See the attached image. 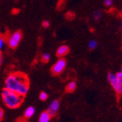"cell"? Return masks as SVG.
<instances>
[{
  "instance_id": "14",
  "label": "cell",
  "mask_w": 122,
  "mask_h": 122,
  "mask_svg": "<svg viewBox=\"0 0 122 122\" xmlns=\"http://www.w3.org/2000/svg\"><path fill=\"white\" fill-rule=\"evenodd\" d=\"M48 98V94L46 92H41L39 94V99L41 101H47Z\"/></svg>"
},
{
  "instance_id": "8",
  "label": "cell",
  "mask_w": 122,
  "mask_h": 122,
  "mask_svg": "<svg viewBox=\"0 0 122 122\" xmlns=\"http://www.w3.org/2000/svg\"><path fill=\"white\" fill-rule=\"evenodd\" d=\"M51 115L47 111H43L41 113L38 119V122H50L51 121Z\"/></svg>"
},
{
  "instance_id": "17",
  "label": "cell",
  "mask_w": 122,
  "mask_h": 122,
  "mask_svg": "<svg viewBox=\"0 0 122 122\" xmlns=\"http://www.w3.org/2000/svg\"><path fill=\"white\" fill-rule=\"evenodd\" d=\"M42 26L43 27V28H48V27L50 26L49 20H45L42 21Z\"/></svg>"
},
{
  "instance_id": "16",
  "label": "cell",
  "mask_w": 122,
  "mask_h": 122,
  "mask_svg": "<svg viewBox=\"0 0 122 122\" xmlns=\"http://www.w3.org/2000/svg\"><path fill=\"white\" fill-rule=\"evenodd\" d=\"M5 38L4 36H0V51H2V49L4 48V45H5Z\"/></svg>"
},
{
  "instance_id": "2",
  "label": "cell",
  "mask_w": 122,
  "mask_h": 122,
  "mask_svg": "<svg viewBox=\"0 0 122 122\" xmlns=\"http://www.w3.org/2000/svg\"><path fill=\"white\" fill-rule=\"evenodd\" d=\"M1 97L4 103L9 109H18L23 103L24 97L20 94L12 92L7 88H4L1 92Z\"/></svg>"
},
{
  "instance_id": "13",
  "label": "cell",
  "mask_w": 122,
  "mask_h": 122,
  "mask_svg": "<svg viewBox=\"0 0 122 122\" xmlns=\"http://www.w3.org/2000/svg\"><path fill=\"white\" fill-rule=\"evenodd\" d=\"M97 47V42L96 40H90L88 42V48L89 49L93 50Z\"/></svg>"
},
{
  "instance_id": "5",
  "label": "cell",
  "mask_w": 122,
  "mask_h": 122,
  "mask_svg": "<svg viewBox=\"0 0 122 122\" xmlns=\"http://www.w3.org/2000/svg\"><path fill=\"white\" fill-rule=\"evenodd\" d=\"M21 39H22V33H21V31L16 30V31H15V32H13L10 35V37H8V46L10 48H12V49H15V48H16L19 46Z\"/></svg>"
},
{
  "instance_id": "4",
  "label": "cell",
  "mask_w": 122,
  "mask_h": 122,
  "mask_svg": "<svg viewBox=\"0 0 122 122\" xmlns=\"http://www.w3.org/2000/svg\"><path fill=\"white\" fill-rule=\"evenodd\" d=\"M67 65V61L65 58H59L51 67V73L53 76H59L65 71Z\"/></svg>"
},
{
  "instance_id": "3",
  "label": "cell",
  "mask_w": 122,
  "mask_h": 122,
  "mask_svg": "<svg viewBox=\"0 0 122 122\" xmlns=\"http://www.w3.org/2000/svg\"><path fill=\"white\" fill-rule=\"evenodd\" d=\"M107 80L117 94H122V79L118 78L114 73L109 72L107 75Z\"/></svg>"
},
{
  "instance_id": "6",
  "label": "cell",
  "mask_w": 122,
  "mask_h": 122,
  "mask_svg": "<svg viewBox=\"0 0 122 122\" xmlns=\"http://www.w3.org/2000/svg\"><path fill=\"white\" fill-rule=\"evenodd\" d=\"M59 108H60V101H59V99H54V100H53L49 103L47 112L51 115V117H53L58 114Z\"/></svg>"
},
{
  "instance_id": "19",
  "label": "cell",
  "mask_w": 122,
  "mask_h": 122,
  "mask_svg": "<svg viewBox=\"0 0 122 122\" xmlns=\"http://www.w3.org/2000/svg\"><path fill=\"white\" fill-rule=\"evenodd\" d=\"M4 111L2 108H0V121H2L4 120Z\"/></svg>"
},
{
  "instance_id": "15",
  "label": "cell",
  "mask_w": 122,
  "mask_h": 122,
  "mask_svg": "<svg viewBox=\"0 0 122 122\" xmlns=\"http://www.w3.org/2000/svg\"><path fill=\"white\" fill-rule=\"evenodd\" d=\"M65 17H66V19L69 20H74L75 17H76V15H75L73 12L69 11V12H67L66 15H65Z\"/></svg>"
},
{
  "instance_id": "1",
  "label": "cell",
  "mask_w": 122,
  "mask_h": 122,
  "mask_svg": "<svg viewBox=\"0 0 122 122\" xmlns=\"http://www.w3.org/2000/svg\"><path fill=\"white\" fill-rule=\"evenodd\" d=\"M30 81L28 76L20 71L10 73L4 81V88L15 92L23 97L28 93Z\"/></svg>"
},
{
  "instance_id": "12",
  "label": "cell",
  "mask_w": 122,
  "mask_h": 122,
  "mask_svg": "<svg viewBox=\"0 0 122 122\" xmlns=\"http://www.w3.org/2000/svg\"><path fill=\"white\" fill-rule=\"evenodd\" d=\"M50 59H51V55H50V53H44L42 55V57H41V60H42V62L44 64L49 62Z\"/></svg>"
},
{
  "instance_id": "18",
  "label": "cell",
  "mask_w": 122,
  "mask_h": 122,
  "mask_svg": "<svg viewBox=\"0 0 122 122\" xmlns=\"http://www.w3.org/2000/svg\"><path fill=\"white\" fill-rule=\"evenodd\" d=\"M113 0H103V4H104L106 7H110L113 5Z\"/></svg>"
},
{
  "instance_id": "22",
  "label": "cell",
  "mask_w": 122,
  "mask_h": 122,
  "mask_svg": "<svg viewBox=\"0 0 122 122\" xmlns=\"http://www.w3.org/2000/svg\"><path fill=\"white\" fill-rule=\"evenodd\" d=\"M120 30H122V20H121V22H120Z\"/></svg>"
},
{
  "instance_id": "7",
  "label": "cell",
  "mask_w": 122,
  "mask_h": 122,
  "mask_svg": "<svg viewBox=\"0 0 122 122\" xmlns=\"http://www.w3.org/2000/svg\"><path fill=\"white\" fill-rule=\"evenodd\" d=\"M70 52V48L69 46L63 44V45H60L58 48L57 51H56V55L59 58H64L65 55H67Z\"/></svg>"
},
{
  "instance_id": "11",
  "label": "cell",
  "mask_w": 122,
  "mask_h": 122,
  "mask_svg": "<svg viewBox=\"0 0 122 122\" xmlns=\"http://www.w3.org/2000/svg\"><path fill=\"white\" fill-rule=\"evenodd\" d=\"M102 16H103V12L100 10H94L93 13H92V17L94 21H99L101 20Z\"/></svg>"
},
{
  "instance_id": "20",
  "label": "cell",
  "mask_w": 122,
  "mask_h": 122,
  "mask_svg": "<svg viewBox=\"0 0 122 122\" xmlns=\"http://www.w3.org/2000/svg\"><path fill=\"white\" fill-rule=\"evenodd\" d=\"M115 76H117V77H118V78H120V79H122V68L120 69V71H117L116 73H115Z\"/></svg>"
},
{
  "instance_id": "10",
  "label": "cell",
  "mask_w": 122,
  "mask_h": 122,
  "mask_svg": "<svg viewBox=\"0 0 122 122\" xmlns=\"http://www.w3.org/2000/svg\"><path fill=\"white\" fill-rule=\"evenodd\" d=\"M76 86H77V84L75 81H72L69 82L68 84L66 85V87H65V91L67 92H73L76 91Z\"/></svg>"
},
{
  "instance_id": "9",
  "label": "cell",
  "mask_w": 122,
  "mask_h": 122,
  "mask_svg": "<svg viewBox=\"0 0 122 122\" xmlns=\"http://www.w3.org/2000/svg\"><path fill=\"white\" fill-rule=\"evenodd\" d=\"M36 112V109L33 106H29L25 109V112H24V116L25 119H30L33 116Z\"/></svg>"
},
{
  "instance_id": "23",
  "label": "cell",
  "mask_w": 122,
  "mask_h": 122,
  "mask_svg": "<svg viewBox=\"0 0 122 122\" xmlns=\"http://www.w3.org/2000/svg\"><path fill=\"white\" fill-rule=\"evenodd\" d=\"M120 17H121V18H122V11H121V12H120Z\"/></svg>"
},
{
  "instance_id": "21",
  "label": "cell",
  "mask_w": 122,
  "mask_h": 122,
  "mask_svg": "<svg viewBox=\"0 0 122 122\" xmlns=\"http://www.w3.org/2000/svg\"><path fill=\"white\" fill-rule=\"evenodd\" d=\"M3 62H4V55H3L2 52L0 51V66L2 65Z\"/></svg>"
}]
</instances>
